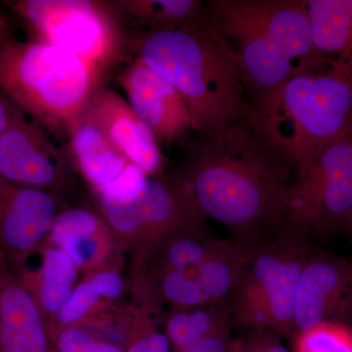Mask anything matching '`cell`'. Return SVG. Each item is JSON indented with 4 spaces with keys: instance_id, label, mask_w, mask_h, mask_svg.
I'll use <instances>...</instances> for the list:
<instances>
[{
    "instance_id": "cell-21",
    "label": "cell",
    "mask_w": 352,
    "mask_h": 352,
    "mask_svg": "<svg viewBox=\"0 0 352 352\" xmlns=\"http://www.w3.org/2000/svg\"><path fill=\"white\" fill-rule=\"evenodd\" d=\"M233 324L228 302L210 303L173 311L166 320V336L175 352H182L204 338L231 332Z\"/></svg>"
},
{
    "instance_id": "cell-38",
    "label": "cell",
    "mask_w": 352,
    "mask_h": 352,
    "mask_svg": "<svg viewBox=\"0 0 352 352\" xmlns=\"http://www.w3.org/2000/svg\"><path fill=\"white\" fill-rule=\"evenodd\" d=\"M349 291H351V298L352 300V264H351V284H349Z\"/></svg>"
},
{
    "instance_id": "cell-15",
    "label": "cell",
    "mask_w": 352,
    "mask_h": 352,
    "mask_svg": "<svg viewBox=\"0 0 352 352\" xmlns=\"http://www.w3.org/2000/svg\"><path fill=\"white\" fill-rule=\"evenodd\" d=\"M66 138L67 153L74 168L97 195L109 193L126 178L144 173L131 163L85 113L69 129Z\"/></svg>"
},
{
    "instance_id": "cell-18",
    "label": "cell",
    "mask_w": 352,
    "mask_h": 352,
    "mask_svg": "<svg viewBox=\"0 0 352 352\" xmlns=\"http://www.w3.org/2000/svg\"><path fill=\"white\" fill-rule=\"evenodd\" d=\"M111 2L122 25L145 28L141 32L194 27L205 20L206 6L199 0H118Z\"/></svg>"
},
{
    "instance_id": "cell-17",
    "label": "cell",
    "mask_w": 352,
    "mask_h": 352,
    "mask_svg": "<svg viewBox=\"0 0 352 352\" xmlns=\"http://www.w3.org/2000/svg\"><path fill=\"white\" fill-rule=\"evenodd\" d=\"M111 234L103 217L87 208H73L57 215L48 239L64 250L78 267H85L103 258Z\"/></svg>"
},
{
    "instance_id": "cell-3",
    "label": "cell",
    "mask_w": 352,
    "mask_h": 352,
    "mask_svg": "<svg viewBox=\"0 0 352 352\" xmlns=\"http://www.w3.org/2000/svg\"><path fill=\"white\" fill-rule=\"evenodd\" d=\"M206 19L230 45L252 98L282 83L328 68L305 0H210Z\"/></svg>"
},
{
    "instance_id": "cell-14",
    "label": "cell",
    "mask_w": 352,
    "mask_h": 352,
    "mask_svg": "<svg viewBox=\"0 0 352 352\" xmlns=\"http://www.w3.org/2000/svg\"><path fill=\"white\" fill-rule=\"evenodd\" d=\"M351 264L323 252H311L296 289L294 336L329 321L344 296H351Z\"/></svg>"
},
{
    "instance_id": "cell-35",
    "label": "cell",
    "mask_w": 352,
    "mask_h": 352,
    "mask_svg": "<svg viewBox=\"0 0 352 352\" xmlns=\"http://www.w3.org/2000/svg\"><path fill=\"white\" fill-rule=\"evenodd\" d=\"M342 229H344V230H346V232L349 233V235L352 238V207L351 210H349V214H347L346 220H344Z\"/></svg>"
},
{
    "instance_id": "cell-29",
    "label": "cell",
    "mask_w": 352,
    "mask_h": 352,
    "mask_svg": "<svg viewBox=\"0 0 352 352\" xmlns=\"http://www.w3.org/2000/svg\"><path fill=\"white\" fill-rule=\"evenodd\" d=\"M241 340L244 352H289L282 344L279 335L270 329L254 330Z\"/></svg>"
},
{
    "instance_id": "cell-13",
    "label": "cell",
    "mask_w": 352,
    "mask_h": 352,
    "mask_svg": "<svg viewBox=\"0 0 352 352\" xmlns=\"http://www.w3.org/2000/svg\"><path fill=\"white\" fill-rule=\"evenodd\" d=\"M83 113L148 177L162 176L164 157L159 141L122 95L101 85L92 95Z\"/></svg>"
},
{
    "instance_id": "cell-25",
    "label": "cell",
    "mask_w": 352,
    "mask_h": 352,
    "mask_svg": "<svg viewBox=\"0 0 352 352\" xmlns=\"http://www.w3.org/2000/svg\"><path fill=\"white\" fill-rule=\"evenodd\" d=\"M294 337L296 352H352L351 331L336 322H323Z\"/></svg>"
},
{
    "instance_id": "cell-36",
    "label": "cell",
    "mask_w": 352,
    "mask_h": 352,
    "mask_svg": "<svg viewBox=\"0 0 352 352\" xmlns=\"http://www.w3.org/2000/svg\"><path fill=\"white\" fill-rule=\"evenodd\" d=\"M230 352H244V347H243L242 340H241V339L233 340Z\"/></svg>"
},
{
    "instance_id": "cell-8",
    "label": "cell",
    "mask_w": 352,
    "mask_h": 352,
    "mask_svg": "<svg viewBox=\"0 0 352 352\" xmlns=\"http://www.w3.org/2000/svg\"><path fill=\"white\" fill-rule=\"evenodd\" d=\"M352 207V132L324 148L296 175L284 226L303 235L342 228Z\"/></svg>"
},
{
    "instance_id": "cell-26",
    "label": "cell",
    "mask_w": 352,
    "mask_h": 352,
    "mask_svg": "<svg viewBox=\"0 0 352 352\" xmlns=\"http://www.w3.org/2000/svg\"><path fill=\"white\" fill-rule=\"evenodd\" d=\"M99 298L100 296L96 293L89 282L85 281L78 285L74 289L68 302L65 303L63 307L56 314V322L60 328L59 332L63 329L82 323V319L98 302Z\"/></svg>"
},
{
    "instance_id": "cell-11",
    "label": "cell",
    "mask_w": 352,
    "mask_h": 352,
    "mask_svg": "<svg viewBox=\"0 0 352 352\" xmlns=\"http://www.w3.org/2000/svg\"><path fill=\"white\" fill-rule=\"evenodd\" d=\"M58 214L57 196L0 179V259L24 264L43 245Z\"/></svg>"
},
{
    "instance_id": "cell-19",
    "label": "cell",
    "mask_w": 352,
    "mask_h": 352,
    "mask_svg": "<svg viewBox=\"0 0 352 352\" xmlns=\"http://www.w3.org/2000/svg\"><path fill=\"white\" fill-rule=\"evenodd\" d=\"M305 3L315 47L339 60L352 74V0H305Z\"/></svg>"
},
{
    "instance_id": "cell-7",
    "label": "cell",
    "mask_w": 352,
    "mask_h": 352,
    "mask_svg": "<svg viewBox=\"0 0 352 352\" xmlns=\"http://www.w3.org/2000/svg\"><path fill=\"white\" fill-rule=\"evenodd\" d=\"M102 217L124 247L147 258L180 234L207 236L205 217L171 176L148 177L132 198L99 194Z\"/></svg>"
},
{
    "instance_id": "cell-6",
    "label": "cell",
    "mask_w": 352,
    "mask_h": 352,
    "mask_svg": "<svg viewBox=\"0 0 352 352\" xmlns=\"http://www.w3.org/2000/svg\"><path fill=\"white\" fill-rule=\"evenodd\" d=\"M31 41L50 44L100 67L126 56L129 38L111 1L15 0L4 2Z\"/></svg>"
},
{
    "instance_id": "cell-32",
    "label": "cell",
    "mask_w": 352,
    "mask_h": 352,
    "mask_svg": "<svg viewBox=\"0 0 352 352\" xmlns=\"http://www.w3.org/2000/svg\"><path fill=\"white\" fill-rule=\"evenodd\" d=\"M20 109L0 90V136L10 126Z\"/></svg>"
},
{
    "instance_id": "cell-28",
    "label": "cell",
    "mask_w": 352,
    "mask_h": 352,
    "mask_svg": "<svg viewBox=\"0 0 352 352\" xmlns=\"http://www.w3.org/2000/svg\"><path fill=\"white\" fill-rule=\"evenodd\" d=\"M99 340L85 328L72 326L57 333L56 351L54 352H80Z\"/></svg>"
},
{
    "instance_id": "cell-33",
    "label": "cell",
    "mask_w": 352,
    "mask_h": 352,
    "mask_svg": "<svg viewBox=\"0 0 352 352\" xmlns=\"http://www.w3.org/2000/svg\"><path fill=\"white\" fill-rule=\"evenodd\" d=\"M80 352H124V349L115 342L99 340Z\"/></svg>"
},
{
    "instance_id": "cell-9",
    "label": "cell",
    "mask_w": 352,
    "mask_h": 352,
    "mask_svg": "<svg viewBox=\"0 0 352 352\" xmlns=\"http://www.w3.org/2000/svg\"><path fill=\"white\" fill-rule=\"evenodd\" d=\"M50 131L18 111L0 136V179L55 194L73 179L68 153L58 147Z\"/></svg>"
},
{
    "instance_id": "cell-30",
    "label": "cell",
    "mask_w": 352,
    "mask_h": 352,
    "mask_svg": "<svg viewBox=\"0 0 352 352\" xmlns=\"http://www.w3.org/2000/svg\"><path fill=\"white\" fill-rule=\"evenodd\" d=\"M96 293L104 298H117L124 288V277L115 270H104L96 273L89 280Z\"/></svg>"
},
{
    "instance_id": "cell-2",
    "label": "cell",
    "mask_w": 352,
    "mask_h": 352,
    "mask_svg": "<svg viewBox=\"0 0 352 352\" xmlns=\"http://www.w3.org/2000/svg\"><path fill=\"white\" fill-rule=\"evenodd\" d=\"M129 50L175 88L200 138H217L249 118L235 53L206 12L194 27L139 32L129 38Z\"/></svg>"
},
{
    "instance_id": "cell-27",
    "label": "cell",
    "mask_w": 352,
    "mask_h": 352,
    "mask_svg": "<svg viewBox=\"0 0 352 352\" xmlns=\"http://www.w3.org/2000/svg\"><path fill=\"white\" fill-rule=\"evenodd\" d=\"M170 349L166 333L159 332L147 317H142L129 335L124 352H170Z\"/></svg>"
},
{
    "instance_id": "cell-4",
    "label": "cell",
    "mask_w": 352,
    "mask_h": 352,
    "mask_svg": "<svg viewBox=\"0 0 352 352\" xmlns=\"http://www.w3.org/2000/svg\"><path fill=\"white\" fill-rule=\"evenodd\" d=\"M248 122L295 170L352 132V74L328 68L296 76L251 102Z\"/></svg>"
},
{
    "instance_id": "cell-22",
    "label": "cell",
    "mask_w": 352,
    "mask_h": 352,
    "mask_svg": "<svg viewBox=\"0 0 352 352\" xmlns=\"http://www.w3.org/2000/svg\"><path fill=\"white\" fill-rule=\"evenodd\" d=\"M78 266L64 250L50 247L43 254L39 270L38 296H34L41 312L56 315L73 294Z\"/></svg>"
},
{
    "instance_id": "cell-5",
    "label": "cell",
    "mask_w": 352,
    "mask_h": 352,
    "mask_svg": "<svg viewBox=\"0 0 352 352\" xmlns=\"http://www.w3.org/2000/svg\"><path fill=\"white\" fill-rule=\"evenodd\" d=\"M100 67L15 36L0 43V90L54 138H67L101 87Z\"/></svg>"
},
{
    "instance_id": "cell-10",
    "label": "cell",
    "mask_w": 352,
    "mask_h": 352,
    "mask_svg": "<svg viewBox=\"0 0 352 352\" xmlns=\"http://www.w3.org/2000/svg\"><path fill=\"white\" fill-rule=\"evenodd\" d=\"M307 236L283 226L252 254L242 277L261 292L270 305L272 331L295 332V300L298 281L312 251Z\"/></svg>"
},
{
    "instance_id": "cell-16",
    "label": "cell",
    "mask_w": 352,
    "mask_h": 352,
    "mask_svg": "<svg viewBox=\"0 0 352 352\" xmlns=\"http://www.w3.org/2000/svg\"><path fill=\"white\" fill-rule=\"evenodd\" d=\"M0 330L1 352H54L36 298L7 271L0 291Z\"/></svg>"
},
{
    "instance_id": "cell-1",
    "label": "cell",
    "mask_w": 352,
    "mask_h": 352,
    "mask_svg": "<svg viewBox=\"0 0 352 352\" xmlns=\"http://www.w3.org/2000/svg\"><path fill=\"white\" fill-rule=\"evenodd\" d=\"M293 171L247 120L217 138L190 140L170 176L201 214L254 252L284 226Z\"/></svg>"
},
{
    "instance_id": "cell-23",
    "label": "cell",
    "mask_w": 352,
    "mask_h": 352,
    "mask_svg": "<svg viewBox=\"0 0 352 352\" xmlns=\"http://www.w3.org/2000/svg\"><path fill=\"white\" fill-rule=\"evenodd\" d=\"M214 241L208 239L207 236L176 235L166 241L157 250L162 259L160 267L170 268L196 277L197 271L207 258Z\"/></svg>"
},
{
    "instance_id": "cell-24",
    "label": "cell",
    "mask_w": 352,
    "mask_h": 352,
    "mask_svg": "<svg viewBox=\"0 0 352 352\" xmlns=\"http://www.w3.org/2000/svg\"><path fill=\"white\" fill-rule=\"evenodd\" d=\"M159 294L177 309H192L210 305L196 277L170 268L160 267Z\"/></svg>"
},
{
    "instance_id": "cell-31",
    "label": "cell",
    "mask_w": 352,
    "mask_h": 352,
    "mask_svg": "<svg viewBox=\"0 0 352 352\" xmlns=\"http://www.w3.org/2000/svg\"><path fill=\"white\" fill-rule=\"evenodd\" d=\"M230 333H220L204 338L182 352H230L233 342Z\"/></svg>"
},
{
    "instance_id": "cell-37",
    "label": "cell",
    "mask_w": 352,
    "mask_h": 352,
    "mask_svg": "<svg viewBox=\"0 0 352 352\" xmlns=\"http://www.w3.org/2000/svg\"><path fill=\"white\" fill-rule=\"evenodd\" d=\"M6 265L0 259V291H1L2 279H3L4 273H6ZM0 352H1V330H0Z\"/></svg>"
},
{
    "instance_id": "cell-12",
    "label": "cell",
    "mask_w": 352,
    "mask_h": 352,
    "mask_svg": "<svg viewBox=\"0 0 352 352\" xmlns=\"http://www.w3.org/2000/svg\"><path fill=\"white\" fill-rule=\"evenodd\" d=\"M134 113L150 127L160 144L184 143L195 122L175 87L138 57L117 76Z\"/></svg>"
},
{
    "instance_id": "cell-34",
    "label": "cell",
    "mask_w": 352,
    "mask_h": 352,
    "mask_svg": "<svg viewBox=\"0 0 352 352\" xmlns=\"http://www.w3.org/2000/svg\"><path fill=\"white\" fill-rule=\"evenodd\" d=\"M14 36V25L9 16L0 8V43Z\"/></svg>"
},
{
    "instance_id": "cell-20",
    "label": "cell",
    "mask_w": 352,
    "mask_h": 352,
    "mask_svg": "<svg viewBox=\"0 0 352 352\" xmlns=\"http://www.w3.org/2000/svg\"><path fill=\"white\" fill-rule=\"evenodd\" d=\"M254 252L233 240H214L196 277L210 303L226 302Z\"/></svg>"
}]
</instances>
